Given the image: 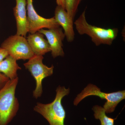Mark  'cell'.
Returning <instances> with one entry per match:
<instances>
[{"label": "cell", "instance_id": "1", "mask_svg": "<svg viewBox=\"0 0 125 125\" xmlns=\"http://www.w3.org/2000/svg\"><path fill=\"white\" fill-rule=\"evenodd\" d=\"M85 11L86 9L74 22L78 33L89 36L92 42L97 46L101 45H111L118 36V29H105L89 24L86 20Z\"/></svg>", "mask_w": 125, "mask_h": 125}, {"label": "cell", "instance_id": "2", "mask_svg": "<svg viewBox=\"0 0 125 125\" xmlns=\"http://www.w3.org/2000/svg\"><path fill=\"white\" fill-rule=\"evenodd\" d=\"M56 91L55 98L53 102L47 104L37 103L34 110L42 115L50 125H64L66 112L62 101L64 97L69 94L70 89L59 86Z\"/></svg>", "mask_w": 125, "mask_h": 125}, {"label": "cell", "instance_id": "3", "mask_svg": "<svg viewBox=\"0 0 125 125\" xmlns=\"http://www.w3.org/2000/svg\"><path fill=\"white\" fill-rule=\"evenodd\" d=\"M19 78L9 81L0 89V125H7L15 116L19 104L15 97Z\"/></svg>", "mask_w": 125, "mask_h": 125}, {"label": "cell", "instance_id": "4", "mask_svg": "<svg viewBox=\"0 0 125 125\" xmlns=\"http://www.w3.org/2000/svg\"><path fill=\"white\" fill-rule=\"evenodd\" d=\"M91 96H98L106 101L103 107L106 113L108 114L113 112L118 104L125 99V91L105 93L101 92V89L96 85L89 83L76 96L74 101V105L77 106L84 99Z\"/></svg>", "mask_w": 125, "mask_h": 125}, {"label": "cell", "instance_id": "5", "mask_svg": "<svg viewBox=\"0 0 125 125\" xmlns=\"http://www.w3.org/2000/svg\"><path fill=\"white\" fill-rule=\"evenodd\" d=\"M43 56L34 55L24 64L25 67L31 73L36 81V88L33 96L36 99L40 97L42 93V81L44 78L53 74L54 66L49 67L43 63Z\"/></svg>", "mask_w": 125, "mask_h": 125}, {"label": "cell", "instance_id": "6", "mask_svg": "<svg viewBox=\"0 0 125 125\" xmlns=\"http://www.w3.org/2000/svg\"><path fill=\"white\" fill-rule=\"evenodd\" d=\"M1 47L16 60H29L34 55L27 39L23 36L17 34L6 39Z\"/></svg>", "mask_w": 125, "mask_h": 125}, {"label": "cell", "instance_id": "7", "mask_svg": "<svg viewBox=\"0 0 125 125\" xmlns=\"http://www.w3.org/2000/svg\"><path fill=\"white\" fill-rule=\"evenodd\" d=\"M27 0L29 32L33 34L43 28L52 29L60 27L54 17L46 19L39 15L34 8L32 0Z\"/></svg>", "mask_w": 125, "mask_h": 125}, {"label": "cell", "instance_id": "8", "mask_svg": "<svg viewBox=\"0 0 125 125\" xmlns=\"http://www.w3.org/2000/svg\"><path fill=\"white\" fill-rule=\"evenodd\" d=\"M38 32L46 38L53 58L64 56L62 42L65 37L62 28L59 27L48 30L41 29Z\"/></svg>", "mask_w": 125, "mask_h": 125}, {"label": "cell", "instance_id": "9", "mask_svg": "<svg viewBox=\"0 0 125 125\" xmlns=\"http://www.w3.org/2000/svg\"><path fill=\"white\" fill-rule=\"evenodd\" d=\"M54 17L60 26L62 27L67 42H72L75 38L74 20L70 18L65 9L59 6L56 7Z\"/></svg>", "mask_w": 125, "mask_h": 125}, {"label": "cell", "instance_id": "10", "mask_svg": "<svg viewBox=\"0 0 125 125\" xmlns=\"http://www.w3.org/2000/svg\"><path fill=\"white\" fill-rule=\"evenodd\" d=\"M16 5L14 8V15L17 25L18 35L25 37L28 31V21L26 6L27 0H16Z\"/></svg>", "mask_w": 125, "mask_h": 125}, {"label": "cell", "instance_id": "11", "mask_svg": "<svg viewBox=\"0 0 125 125\" xmlns=\"http://www.w3.org/2000/svg\"><path fill=\"white\" fill-rule=\"evenodd\" d=\"M27 39L34 55L43 56L51 52L49 43L42 34L38 32L30 34Z\"/></svg>", "mask_w": 125, "mask_h": 125}, {"label": "cell", "instance_id": "12", "mask_svg": "<svg viewBox=\"0 0 125 125\" xmlns=\"http://www.w3.org/2000/svg\"><path fill=\"white\" fill-rule=\"evenodd\" d=\"M21 69L16 60L9 55L0 62V72L10 80L14 79L18 77L17 72Z\"/></svg>", "mask_w": 125, "mask_h": 125}, {"label": "cell", "instance_id": "13", "mask_svg": "<svg viewBox=\"0 0 125 125\" xmlns=\"http://www.w3.org/2000/svg\"><path fill=\"white\" fill-rule=\"evenodd\" d=\"M92 110L94 112V118L99 120L101 125H114L115 118H113L107 116L106 115L105 109L99 105L94 106Z\"/></svg>", "mask_w": 125, "mask_h": 125}, {"label": "cell", "instance_id": "14", "mask_svg": "<svg viewBox=\"0 0 125 125\" xmlns=\"http://www.w3.org/2000/svg\"><path fill=\"white\" fill-rule=\"evenodd\" d=\"M83 0H65V9L70 18L74 20L78 8Z\"/></svg>", "mask_w": 125, "mask_h": 125}, {"label": "cell", "instance_id": "15", "mask_svg": "<svg viewBox=\"0 0 125 125\" xmlns=\"http://www.w3.org/2000/svg\"><path fill=\"white\" fill-rule=\"evenodd\" d=\"M10 79L0 72V89L4 87Z\"/></svg>", "mask_w": 125, "mask_h": 125}, {"label": "cell", "instance_id": "16", "mask_svg": "<svg viewBox=\"0 0 125 125\" xmlns=\"http://www.w3.org/2000/svg\"><path fill=\"white\" fill-rule=\"evenodd\" d=\"M9 55L8 52L5 49L0 47V62L4 60Z\"/></svg>", "mask_w": 125, "mask_h": 125}, {"label": "cell", "instance_id": "17", "mask_svg": "<svg viewBox=\"0 0 125 125\" xmlns=\"http://www.w3.org/2000/svg\"><path fill=\"white\" fill-rule=\"evenodd\" d=\"M56 2L57 6H62L65 9V0H56Z\"/></svg>", "mask_w": 125, "mask_h": 125}]
</instances>
